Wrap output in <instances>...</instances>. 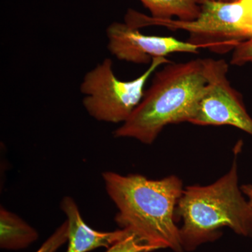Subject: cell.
Segmentation results:
<instances>
[{"mask_svg":"<svg viewBox=\"0 0 252 252\" xmlns=\"http://www.w3.org/2000/svg\"><path fill=\"white\" fill-rule=\"evenodd\" d=\"M102 177L119 210L115 221L144 252L167 248L184 251L176 224V207L184 190L179 177L154 180L112 172H104Z\"/></svg>","mask_w":252,"mask_h":252,"instance_id":"6da1fadb","label":"cell"},{"mask_svg":"<svg viewBox=\"0 0 252 252\" xmlns=\"http://www.w3.org/2000/svg\"><path fill=\"white\" fill-rule=\"evenodd\" d=\"M205 85L202 59L164 64L156 71L140 103L114 132V137L151 144L165 126L190 123Z\"/></svg>","mask_w":252,"mask_h":252,"instance_id":"7a4b0ae2","label":"cell"},{"mask_svg":"<svg viewBox=\"0 0 252 252\" xmlns=\"http://www.w3.org/2000/svg\"><path fill=\"white\" fill-rule=\"evenodd\" d=\"M182 219L181 243L186 251L216 240L220 229L228 227L235 233L252 237V207L238 185V165L215 183L189 186L184 189L175 212Z\"/></svg>","mask_w":252,"mask_h":252,"instance_id":"3957f363","label":"cell"},{"mask_svg":"<svg viewBox=\"0 0 252 252\" xmlns=\"http://www.w3.org/2000/svg\"><path fill=\"white\" fill-rule=\"evenodd\" d=\"M125 19L126 24L137 29L155 26L188 32V42L223 54L252 37V0H203L200 14L193 21L156 19L132 9L128 10Z\"/></svg>","mask_w":252,"mask_h":252,"instance_id":"277c9868","label":"cell"},{"mask_svg":"<svg viewBox=\"0 0 252 252\" xmlns=\"http://www.w3.org/2000/svg\"><path fill=\"white\" fill-rule=\"evenodd\" d=\"M170 63L166 58H154L147 70L138 77L122 81L113 70L112 60L104 59L86 73L81 81L84 108L99 122L124 124L143 98L149 78L158 68Z\"/></svg>","mask_w":252,"mask_h":252,"instance_id":"5b68a950","label":"cell"},{"mask_svg":"<svg viewBox=\"0 0 252 252\" xmlns=\"http://www.w3.org/2000/svg\"><path fill=\"white\" fill-rule=\"evenodd\" d=\"M206 79L197 112L190 124L231 126L252 136V118L243 97L228 80V63L223 59H202Z\"/></svg>","mask_w":252,"mask_h":252,"instance_id":"8992f818","label":"cell"},{"mask_svg":"<svg viewBox=\"0 0 252 252\" xmlns=\"http://www.w3.org/2000/svg\"><path fill=\"white\" fill-rule=\"evenodd\" d=\"M109 52L120 61L148 64L154 58L175 53L198 54L200 48L173 36L146 35L126 23L114 22L107 29Z\"/></svg>","mask_w":252,"mask_h":252,"instance_id":"52a82bcc","label":"cell"},{"mask_svg":"<svg viewBox=\"0 0 252 252\" xmlns=\"http://www.w3.org/2000/svg\"><path fill=\"white\" fill-rule=\"evenodd\" d=\"M61 207L67 218V252H89L99 248L109 249L125 238L126 232L123 229L99 232L91 228L83 220L77 203L71 197H64Z\"/></svg>","mask_w":252,"mask_h":252,"instance_id":"ba28073f","label":"cell"},{"mask_svg":"<svg viewBox=\"0 0 252 252\" xmlns=\"http://www.w3.org/2000/svg\"><path fill=\"white\" fill-rule=\"evenodd\" d=\"M35 229L22 219L1 207L0 210V247L5 250H21L38 239Z\"/></svg>","mask_w":252,"mask_h":252,"instance_id":"9c48e42d","label":"cell"},{"mask_svg":"<svg viewBox=\"0 0 252 252\" xmlns=\"http://www.w3.org/2000/svg\"><path fill=\"white\" fill-rule=\"evenodd\" d=\"M156 19L193 21L198 17L203 0H140Z\"/></svg>","mask_w":252,"mask_h":252,"instance_id":"30bf717a","label":"cell"},{"mask_svg":"<svg viewBox=\"0 0 252 252\" xmlns=\"http://www.w3.org/2000/svg\"><path fill=\"white\" fill-rule=\"evenodd\" d=\"M68 240V223L66 220L36 252H56Z\"/></svg>","mask_w":252,"mask_h":252,"instance_id":"8fae6325","label":"cell"},{"mask_svg":"<svg viewBox=\"0 0 252 252\" xmlns=\"http://www.w3.org/2000/svg\"><path fill=\"white\" fill-rule=\"evenodd\" d=\"M232 65L243 66L252 63V36L233 49L230 61Z\"/></svg>","mask_w":252,"mask_h":252,"instance_id":"7c38bea8","label":"cell"},{"mask_svg":"<svg viewBox=\"0 0 252 252\" xmlns=\"http://www.w3.org/2000/svg\"><path fill=\"white\" fill-rule=\"evenodd\" d=\"M240 188L244 195H246L249 203L252 207V185H244Z\"/></svg>","mask_w":252,"mask_h":252,"instance_id":"4fadbf2b","label":"cell"},{"mask_svg":"<svg viewBox=\"0 0 252 252\" xmlns=\"http://www.w3.org/2000/svg\"><path fill=\"white\" fill-rule=\"evenodd\" d=\"M239 1V0H226V1Z\"/></svg>","mask_w":252,"mask_h":252,"instance_id":"5bb4252c","label":"cell"},{"mask_svg":"<svg viewBox=\"0 0 252 252\" xmlns=\"http://www.w3.org/2000/svg\"><path fill=\"white\" fill-rule=\"evenodd\" d=\"M217 1H224V0H217Z\"/></svg>","mask_w":252,"mask_h":252,"instance_id":"9a60e30c","label":"cell"},{"mask_svg":"<svg viewBox=\"0 0 252 252\" xmlns=\"http://www.w3.org/2000/svg\"><path fill=\"white\" fill-rule=\"evenodd\" d=\"M224 1H226V0H224Z\"/></svg>","mask_w":252,"mask_h":252,"instance_id":"2e32d148","label":"cell"}]
</instances>
